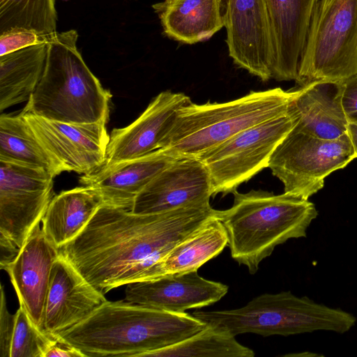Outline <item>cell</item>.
Segmentation results:
<instances>
[{
    "label": "cell",
    "instance_id": "15",
    "mask_svg": "<svg viewBox=\"0 0 357 357\" xmlns=\"http://www.w3.org/2000/svg\"><path fill=\"white\" fill-rule=\"evenodd\" d=\"M190 102V98L183 93L160 92L132 123L113 129L102 166L142 157L160 149L177 111Z\"/></svg>",
    "mask_w": 357,
    "mask_h": 357
},
{
    "label": "cell",
    "instance_id": "27",
    "mask_svg": "<svg viewBox=\"0 0 357 357\" xmlns=\"http://www.w3.org/2000/svg\"><path fill=\"white\" fill-rule=\"evenodd\" d=\"M55 0H0V33L24 29L53 36L57 32Z\"/></svg>",
    "mask_w": 357,
    "mask_h": 357
},
{
    "label": "cell",
    "instance_id": "2",
    "mask_svg": "<svg viewBox=\"0 0 357 357\" xmlns=\"http://www.w3.org/2000/svg\"><path fill=\"white\" fill-rule=\"evenodd\" d=\"M206 326L186 312L107 301L56 338L77 348L85 356L142 357L183 341Z\"/></svg>",
    "mask_w": 357,
    "mask_h": 357
},
{
    "label": "cell",
    "instance_id": "31",
    "mask_svg": "<svg viewBox=\"0 0 357 357\" xmlns=\"http://www.w3.org/2000/svg\"><path fill=\"white\" fill-rule=\"evenodd\" d=\"M341 101L348 122H357V74L342 82Z\"/></svg>",
    "mask_w": 357,
    "mask_h": 357
},
{
    "label": "cell",
    "instance_id": "3",
    "mask_svg": "<svg viewBox=\"0 0 357 357\" xmlns=\"http://www.w3.org/2000/svg\"><path fill=\"white\" fill-rule=\"evenodd\" d=\"M231 207L217 210L216 217L228 234L231 257L255 274L261 261L275 248L291 238L306 237L317 217L314 204L287 193L274 195L262 190L233 193Z\"/></svg>",
    "mask_w": 357,
    "mask_h": 357
},
{
    "label": "cell",
    "instance_id": "24",
    "mask_svg": "<svg viewBox=\"0 0 357 357\" xmlns=\"http://www.w3.org/2000/svg\"><path fill=\"white\" fill-rule=\"evenodd\" d=\"M48 43L0 56V110L28 101L45 66Z\"/></svg>",
    "mask_w": 357,
    "mask_h": 357
},
{
    "label": "cell",
    "instance_id": "1",
    "mask_svg": "<svg viewBox=\"0 0 357 357\" xmlns=\"http://www.w3.org/2000/svg\"><path fill=\"white\" fill-rule=\"evenodd\" d=\"M216 213L210 202L144 215L103 204L59 251L89 283L105 294L122 285L154 279L156 266L165 255Z\"/></svg>",
    "mask_w": 357,
    "mask_h": 357
},
{
    "label": "cell",
    "instance_id": "16",
    "mask_svg": "<svg viewBox=\"0 0 357 357\" xmlns=\"http://www.w3.org/2000/svg\"><path fill=\"white\" fill-rule=\"evenodd\" d=\"M227 285L200 276L197 271L127 284L124 301L174 312H185L220 301Z\"/></svg>",
    "mask_w": 357,
    "mask_h": 357
},
{
    "label": "cell",
    "instance_id": "14",
    "mask_svg": "<svg viewBox=\"0 0 357 357\" xmlns=\"http://www.w3.org/2000/svg\"><path fill=\"white\" fill-rule=\"evenodd\" d=\"M213 196L209 174L197 157L176 158L137 195L130 211L152 214L210 202Z\"/></svg>",
    "mask_w": 357,
    "mask_h": 357
},
{
    "label": "cell",
    "instance_id": "35",
    "mask_svg": "<svg viewBox=\"0 0 357 357\" xmlns=\"http://www.w3.org/2000/svg\"><path fill=\"white\" fill-rule=\"evenodd\" d=\"M62 1H69V0H62Z\"/></svg>",
    "mask_w": 357,
    "mask_h": 357
},
{
    "label": "cell",
    "instance_id": "9",
    "mask_svg": "<svg viewBox=\"0 0 357 357\" xmlns=\"http://www.w3.org/2000/svg\"><path fill=\"white\" fill-rule=\"evenodd\" d=\"M293 127L287 112L245 129L197 156L209 174L213 196L233 193L268 167L274 150Z\"/></svg>",
    "mask_w": 357,
    "mask_h": 357
},
{
    "label": "cell",
    "instance_id": "11",
    "mask_svg": "<svg viewBox=\"0 0 357 357\" xmlns=\"http://www.w3.org/2000/svg\"><path fill=\"white\" fill-rule=\"evenodd\" d=\"M21 112L38 140L65 172L86 175L105 164L109 142L107 121L68 123Z\"/></svg>",
    "mask_w": 357,
    "mask_h": 357
},
{
    "label": "cell",
    "instance_id": "26",
    "mask_svg": "<svg viewBox=\"0 0 357 357\" xmlns=\"http://www.w3.org/2000/svg\"><path fill=\"white\" fill-rule=\"evenodd\" d=\"M254 351L240 344L236 336L208 325L196 334L172 346L145 353L142 357H253Z\"/></svg>",
    "mask_w": 357,
    "mask_h": 357
},
{
    "label": "cell",
    "instance_id": "30",
    "mask_svg": "<svg viewBox=\"0 0 357 357\" xmlns=\"http://www.w3.org/2000/svg\"><path fill=\"white\" fill-rule=\"evenodd\" d=\"M15 314L9 312L6 305L4 287H1L0 356L10 357L11 342L15 324Z\"/></svg>",
    "mask_w": 357,
    "mask_h": 357
},
{
    "label": "cell",
    "instance_id": "10",
    "mask_svg": "<svg viewBox=\"0 0 357 357\" xmlns=\"http://www.w3.org/2000/svg\"><path fill=\"white\" fill-rule=\"evenodd\" d=\"M54 178L43 167L0 160V235L22 248L54 197Z\"/></svg>",
    "mask_w": 357,
    "mask_h": 357
},
{
    "label": "cell",
    "instance_id": "20",
    "mask_svg": "<svg viewBox=\"0 0 357 357\" xmlns=\"http://www.w3.org/2000/svg\"><path fill=\"white\" fill-rule=\"evenodd\" d=\"M175 159L158 149L142 157L102 166L82 176L79 183L97 190L104 204L130 211L137 195Z\"/></svg>",
    "mask_w": 357,
    "mask_h": 357
},
{
    "label": "cell",
    "instance_id": "18",
    "mask_svg": "<svg viewBox=\"0 0 357 357\" xmlns=\"http://www.w3.org/2000/svg\"><path fill=\"white\" fill-rule=\"evenodd\" d=\"M316 0H265L273 60L271 79L296 81L312 11Z\"/></svg>",
    "mask_w": 357,
    "mask_h": 357
},
{
    "label": "cell",
    "instance_id": "29",
    "mask_svg": "<svg viewBox=\"0 0 357 357\" xmlns=\"http://www.w3.org/2000/svg\"><path fill=\"white\" fill-rule=\"evenodd\" d=\"M53 36H47L24 29H8L0 33V56L31 45L48 43Z\"/></svg>",
    "mask_w": 357,
    "mask_h": 357
},
{
    "label": "cell",
    "instance_id": "34",
    "mask_svg": "<svg viewBox=\"0 0 357 357\" xmlns=\"http://www.w3.org/2000/svg\"><path fill=\"white\" fill-rule=\"evenodd\" d=\"M347 135L354 149V158H357V122L349 123Z\"/></svg>",
    "mask_w": 357,
    "mask_h": 357
},
{
    "label": "cell",
    "instance_id": "6",
    "mask_svg": "<svg viewBox=\"0 0 357 357\" xmlns=\"http://www.w3.org/2000/svg\"><path fill=\"white\" fill-rule=\"evenodd\" d=\"M192 314L234 336L247 333L288 336L316 331L344 333L356 322L349 312L317 303L307 296L298 297L290 291L261 294L237 309L197 310Z\"/></svg>",
    "mask_w": 357,
    "mask_h": 357
},
{
    "label": "cell",
    "instance_id": "32",
    "mask_svg": "<svg viewBox=\"0 0 357 357\" xmlns=\"http://www.w3.org/2000/svg\"><path fill=\"white\" fill-rule=\"evenodd\" d=\"M84 357L85 355L77 348L56 338L45 352L44 357Z\"/></svg>",
    "mask_w": 357,
    "mask_h": 357
},
{
    "label": "cell",
    "instance_id": "13",
    "mask_svg": "<svg viewBox=\"0 0 357 357\" xmlns=\"http://www.w3.org/2000/svg\"><path fill=\"white\" fill-rule=\"evenodd\" d=\"M107 300L61 253L54 261L45 301L43 331L53 338L90 317Z\"/></svg>",
    "mask_w": 357,
    "mask_h": 357
},
{
    "label": "cell",
    "instance_id": "28",
    "mask_svg": "<svg viewBox=\"0 0 357 357\" xmlns=\"http://www.w3.org/2000/svg\"><path fill=\"white\" fill-rule=\"evenodd\" d=\"M15 315L10 357H44L55 338L37 328L22 307Z\"/></svg>",
    "mask_w": 357,
    "mask_h": 357
},
{
    "label": "cell",
    "instance_id": "7",
    "mask_svg": "<svg viewBox=\"0 0 357 357\" xmlns=\"http://www.w3.org/2000/svg\"><path fill=\"white\" fill-rule=\"evenodd\" d=\"M357 74V0H316L296 83L342 82Z\"/></svg>",
    "mask_w": 357,
    "mask_h": 357
},
{
    "label": "cell",
    "instance_id": "21",
    "mask_svg": "<svg viewBox=\"0 0 357 357\" xmlns=\"http://www.w3.org/2000/svg\"><path fill=\"white\" fill-rule=\"evenodd\" d=\"M227 0H162L152 5L167 38L185 45L211 39L225 27Z\"/></svg>",
    "mask_w": 357,
    "mask_h": 357
},
{
    "label": "cell",
    "instance_id": "33",
    "mask_svg": "<svg viewBox=\"0 0 357 357\" xmlns=\"http://www.w3.org/2000/svg\"><path fill=\"white\" fill-rule=\"evenodd\" d=\"M0 248H1V269L5 270L6 268L17 256L20 248H18L10 239L0 235Z\"/></svg>",
    "mask_w": 357,
    "mask_h": 357
},
{
    "label": "cell",
    "instance_id": "5",
    "mask_svg": "<svg viewBox=\"0 0 357 357\" xmlns=\"http://www.w3.org/2000/svg\"><path fill=\"white\" fill-rule=\"evenodd\" d=\"M296 93L273 88L239 98L181 107L160 149L177 158L197 157L250 127L288 112Z\"/></svg>",
    "mask_w": 357,
    "mask_h": 357
},
{
    "label": "cell",
    "instance_id": "25",
    "mask_svg": "<svg viewBox=\"0 0 357 357\" xmlns=\"http://www.w3.org/2000/svg\"><path fill=\"white\" fill-rule=\"evenodd\" d=\"M0 160L43 167L54 177L65 172L38 140L22 112L0 116Z\"/></svg>",
    "mask_w": 357,
    "mask_h": 357
},
{
    "label": "cell",
    "instance_id": "19",
    "mask_svg": "<svg viewBox=\"0 0 357 357\" xmlns=\"http://www.w3.org/2000/svg\"><path fill=\"white\" fill-rule=\"evenodd\" d=\"M342 82L317 80L296 90L288 108L293 128L325 139L347 134L349 122L341 101Z\"/></svg>",
    "mask_w": 357,
    "mask_h": 357
},
{
    "label": "cell",
    "instance_id": "17",
    "mask_svg": "<svg viewBox=\"0 0 357 357\" xmlns=\"http://www.w3.org/2000/svg\"><path fill=\"white\" fill-rule=\"evenodd\" d=\"M59 255V249L47 239L38 224L4 270L10 277L20 306L42 331L50 272Z\"/></svg>",
    "mask_w": 357,
    "mask_h": 357
},
{
    "label": "cell",
    "instance_id": "12",
    "mask_svg": "<svg viewBox=\"0 0 357 357\" xmlns=\"http://www.w3.org/2000/svg\"><path fill=\"white\" fill-rule=\"evenodd\" d=\"M225 27L234 63L263 82L271 79L273 51L265 0H227Z\"/></svg>",
    "mask_w": 357,
    "mask_h": 357
},
{
    "label": "cell",
    "instance_id": "4",
    "mask_svg": "<svg viewBox=\"0 0 357 357\" xmlns=\"http://www.w3.org/2000/svg\"><path fill=\"white\" fill-rule=\"evenodd\" d=\"M75 29L48 42L41 79L23 112L68 123L108 121L112 94L86 64Z\"/></svg>",
    "mask_w": 357,
    "mask_h": 357
},
{
    "label": "cell",
    "instance_id": "8",
    "mask_svg": "<svg viewBox=\"0 0 357 357\" xmlns=\"http://www.w3.org/2000/svg\"><path fill=\"white\" fill-rule=\"evenodd\" d=\"M354 159L347 134L325 139L292 128L274 150L268 167L283 183L284 193L308 199L323 188L326 177Z\"/></svg>",
    "mask_w": 357,
    "mask_h": 357
},
{
    "label": "cell",
    "instance_id": "22",
    "mask_svg": "<svg viewBox=\"0 0 357 357\" xmlns=\"http://www.w3.org/2000/svg\"><path fill=\"white\" fill-rule=\"evenodd\" d=\"M104 204L99 192L82 185L54 196L42 219V229L58 249L73 240Z\"/></svg>",
    "mask_w": 357,
    "mask_h": 357
},
{
    "label": "cell",
    "instance_id": "23",
    "mask_svg": "<svg viewBox=\"0 0 357 357\" xmlns=\"http://www.w3.org/2000/svg\"><path fill=\"white\" fill-rule=\"evenodd\" d=\"M217 214V213H216ZM227 231L216 215L176 244L156 266L155 278L197 271L228 245Z\"/></svg>",
    "mask_w": 357,
    "mask_h": 357
}]
</instances>
